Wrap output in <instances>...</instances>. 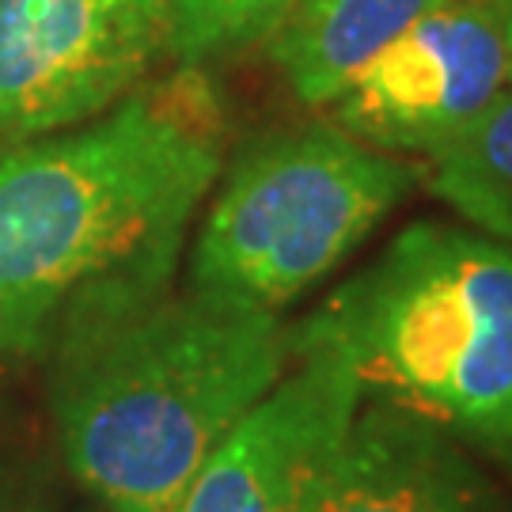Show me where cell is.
Here are the masks:
<instances>
[{"instance_id": "obj_1", "label": "cell", "mask_w": 512, "mask_h": 512, "mask_svg": "<svg viewBox=\"0 0 512 512\" xmlns=\"http://www.w3.org/2000/svg\"><path fill=\"white\" fill-rule=\"evenodd\" d=\"M220 167L224 114L194 69L0 148V365L171 293Z\"/></svg>"}, {"instance_id": "obj_2", "label": "cell", "mask_w": 512, "mask_h": 512, "mask_svg": "<svg viewBox=\"0 0 512 512\" xmlns=\"http://www.w3.org/2000/svg\"><path fill=\"white\" fill-rule=\"evenodd\" d=\"M61 459L110 512H171L209 452L289 372L277 311L190 289L46 357Z\"/></svg>"}, {"instance_id": "obj_3", "label": "cell", "mask_w": 512, "mask_h": 512, "mask_svg": "<svg viewBox=\"0 0 512 512\" xmlns=\"http://www.w3.org/2000/svg\"><path fill=\"white\" fill-rule=\"evenodd\" d=\"M330 353L361 399L433 421L512 482V251L463 224L414 220L289 330Z\"/></svg>"}, {"instance_id": "obj_4", "label": "cell", "mask_w": 512, "mask_h": 512, "mask_svg": "<svg viewBox=\"0 0 512 512\" xmlns=\"http://www.w3.org/2000/svg\"><path fill=\"white\" fill-rule=\"evenodd\" d=\"M421 167L334 122L266 133L236 156L190 251V289L281 311L334 274L418 186Z\"/></svg>"}, {"instance_id": "obj_5", "label": "cell", "mask_w": 512, "mask_h": 512, "mask_svg": "<svg viewBox=\"0 0 512 512\" xmlns=\"http://www.w3.org/2000/svg\"><path fill=\"white\" fill-rule=\"evenodd\" d=\"M164 54L167 0H0V148L99 118Z\"/></svg>"}, {"instance_id": "obj_6", "label": "cell", "mask_w": 512, "mask_h": 512, "mask_svg": "<svg viewBox=\"0 0 512 512\" xmlns=\"http://www.w3.org/2000/svg\"><path fill=\"white\" fill-rule=\"evenodd\" d=\"M512 0H444L330 103V122L391 156H437L509 80Z\"/></svg>"}, {"instance_id": "obj_7", "label": "cell", "mask_w": 512, "mask_h": 512, "mask_svg": "<svg viewBox=\"0 0 512 512\" xmlns=\"http://www.w3.org/2000/svg\"><path fill=\"white\" fill-rule=\"evenodd\" d=\"M209 452L171 512H308L319 475L361 406L338 357L304 353Z\"/></svg>"}, {"instance_id": "obj_8", "label": "cell", "mask_w": 512, "mask_h": 512, "mask_svg": "<svg viewBox=\"0 0 512 512\" xmlns=\"http://www.w3.org/2000/svg\"><path fill=\"white\" fill-rule=\"evenodd\" d=\"M308 512H512V494L433 421L361 399Z\"/></svg>"}, {"instance_id": "obj_9", "label": "cell", "mask_w": 512, "mask_h": 512, "mask_svg": "<svg viewBox=\"0 0 512 512\" xmlns=\"http://www.w3.org/2000/svg\"><path fill=\"white\" fill-rule=\"evenodd\" d=\"M444 0H296L277 23L270 57L308 107H330L384 46Z\"/></svg>"}, {"instance_id": "obj_10", "label": "cell", "mask_w": 512, "mask_h": 512, "mask_svg": "<svg viewBox=\"0 0 512 512\" xmlns=\"http://www.w3.org/2000/svg\"><path fill=\"white\" fill-rule=\"evenodd\" d=\"M425 186L482 236L512 251V92L425 160Z\"/></svg>"}, {"instance_id": "obj_11", "label": "cell", "mask_w": 512, "mask_h": 512, "mask_svg": "<svg viewBox=\"0 0 512 512\" xmlns=\"http://www.w3.org/2000/svg\"><path fill=\"white\" fill-rule=\"evenodd\" d=\"M296 0H167L171 54L198 65L205 57L266 42Z\"/></svg>"}, {"instance_id": "obj_12", "label": "cell", "mask_w": 512, "mask_h": 512, "mask_svg": "<svg viewBox=\"0 0 512 512\" xmlns=\"http://www.w3.org/2000/svg\"><path fill=\"white\" fill-rule=\"evenodd\" d=\"M0 512H50V478L27 448L0 440Z\"/></svg>"}, {"instance_id": "obj_13", "label": "cell", "mask_w": 512, "mask_h": 512, "mask_svg": "<svg viewBox=\"0 0 512 512\" xmlns=\"http://www.w3.org/2000/svg\"><path fill=\"white\" fill-rule=\"evenodd\" d=\"M509 80H512V12H509Z\"/></svg>"}]
</instances>
